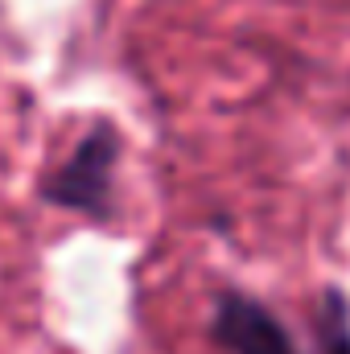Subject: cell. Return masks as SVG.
<instances>
[{"mask_svg": "<svg viewBox=\"0 0 350 354\" xmlns=\"http://www.w3.org/2000/svg\"><path fill=\"white\" fill-rule=\"evenodd\" d=\"M120 153L124 136L111 120H95L71 157L37 185V198L58 210L87 214L95 223L116 214V174H120Z\"/></svg>", "mask_w": 350, "mask_h": 354, "instance_id": "1", "label": "cell"}, {"mask_svg": "<svg viewBox=\"0 0 350 354\" xmlns=\"http://www.w3.org/2000/svg\"><path fill=\"white\" fill-rule=\"evenodd\" d=\"M210 338L227 354H301L284 322L243 288H223L210 313Z\"/></svg>", "mask_w": 350, "mask_h": 354, "instance_id": "2", "label": "cell"}, {"mask_svg": "<svg viewBox=\"0 0 350 354\" xmlns=\"http://www.w3.org/2000/svg\"><path fill=\"white\" fill-rule=\"evenodd\" d=\"M317 342H322V354H350V301L338 288H326L322 292Z\"/></svg>", "mask_w": 350, "mask_h": 354, "instance_id": "3", "label": "cell"}]
</instances>
